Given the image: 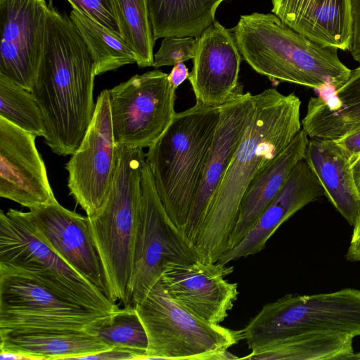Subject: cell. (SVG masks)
<instances>
[{
  "label": "cell",
  "instance_id": "12",
  "mask_svg": "<svg viewBox=\"0 0 360 360\" xmlns=\"http://www.w3.org/2000/svg\"><path fill=\"white\" fill-rule=\"evenodd\" d=\"M115 161L108 89L97 98L91 123L76 151L65 165L70 193L88 217L103 205Z\"/></svg>",
  "mask_w": 360,
  "mask_h": 360
},
{
  "label": "cell",
  "instance_id": "35",
  "mask_svg": "<svg viewBox=\"0 0 360 360\" xmlns=\"http://www.w3.org/2000/svg\"><path fill=\"white\" fill-rule=\"evenodd\" d=\"M334 141L347 153L351 165L360 158V128Z\"/></svg>",
  "mask_w": 360,
  "mask_h": 360
},
{
  "label": "cell",
  "instance_id": "29",
  "mask_svg": "<svg viewBox=\"0 0 360 360\" xmlns=\"http://www.w3.org/2000/svg\"><path fill=\"white\" fill-rule=\"evenodd\" d=\"M86 332L94 335L110 347L132 350L144 359L148 340L146 329L131 304L118 309L103 323L89 328Z\"/></svg>",
  "mask_w": 360,
  "mask_h": 360
},
{
  "label": "cell",
  "instance_id": "34",
  "mask_svg": "<svg viewBox=\"0 0 360 360\" xmlns=\"http://www.w3.org/2000/svg\"><path fill=\"white\" fill-rule=\"evenodd\" d=\"M77 359H140V355L138 353L128 349L114 347L98 352L80 356Z\"/></svg>",
  "mask_w": 360,
  "mask_h": 360
},
{
  "label": "cell",
  "instance_id": "18",
  "mask_svg": "<svg viewBox=\"0 0 360 360\" xmlns=\"http://www.w3.org/2000/svg\"><path fill=\"white\" fill-rule=\"evenodd\" d=\"M188 79L196 103L220 107L243 87L238 83L242 56L231 30L215 20L197 38Z\"/></svg>",
  "mask_w": 360,
  "mask_h": 360
},
{
  "label": "cell",
  "instance_id": "4",
  "mask_svg": "<svg viewBox=\"0 0 360 360\" xmlns=\"http://www.w3.org/2000/svg\"><path fill=\"white\" fill-rule=\"evenodd\" d=\"M219 113V107L199 103L176 112L146 153L163 207L182 232L200 186Z\"/></svg>",
  "mask_w": 360,
  "mask_h": 360
},
{
  "label": "cell",
  "instance_id": "33",
  "mask_svg": "<svg viewBox=\"0 0 360 360\" xmlns=\"http://www.w3.org/2000/svg\"><path fill=\"white\" fill-rule=\"evenodd\" d=\"M352 32L349 51L353 59L360 63V0H351Z\"/></svg>",
  "mask_w": 360,
  "mask_h": 360
},
{
  "label": "cell",
  "instance_id": "24",
  "mask_svg": "<svg viewBox=\"0 0 360 360\" xmlns=\"http://www.w3.org/2000/svg\"><path fill=\"white\" fill-rule=\"evenodd\" d=\"M108 348L84 330L0 332V350L25 353L38 360L77 359Z\"/></svg>",
  "mask_w": 360,
  "mask_h": 360
},
{
  "label": "cell",
  "instance_id": "11",
  "mask_svg": "<svg viewBox=\"0 0 360 360\" xmlns=\"http://www.w3.org/2000/svg\"><path fill=\"white\" fill-rule=\"evenodd\" d=\"M175 91L159 70L135 75L108 89L115 145L148 148L175 115Z\"/></svg>",
  "mask_w": 360,
  "mask_h": 360
},
{
  "label": "cell",
  "instance_id": "21",
  "mask_svg": "<svg viewBox=\"0 0 360 360\" xmlns=\"http://www.w3.org/2000/svg\"><path fill=\"white\" fill-rule=\"evenodd\" d=\"M309 139L302 129L291 143L249 184L228 240V251L245 237L284 186L295 166L304 158Z\"/></svg>",
  "mask_w": 360,
  "mask_h": 360
},
{
  "label": "cell",
  "instance_id": "22",
  "mask_svg": "<svg viewBox=\"0 0 360 360\" xmlns=\"http://www.w3.org/2000/svg\"><path fill=\"white\" fill-rule=\"evenodd\" d=\"M304 160L319 179L324 195L353 226L360 209V193L343 148L334 140L309 138Z\"/></svg>",
  "mask_w": 360,
  "mask_h": 360
},
{
  "label": "cell",
  "instance_id": "8",
  "mask_svg": "<svg viewBox=\"0 0 360 360\" xmlns=\"http://www.w3.org/2000/svg\"><path fill=\"white\" fill-rule=\"evenodd\" d=\"M0 264L25 271L59 297L91 310L119 308L34 233L25 212H0Z\"/></svg>",
  "mask_w": 360,
  "mask_h": 360
},
{
  "label": "cell",
  "instance_id": "27",
  "mask_svg": "<svg viewBox=\"0 0 360 360\" xmlns=\"http://www.w3.org/2000/svg\"><path fill=\"white\" fill-rule=\"evenodd\" d=\"M70 18L93 58L96 75L136 63L134 53L122 37L75 9L72 8Z\"/></svg>",
  "mask_w": 360,
  "mask_h": 360
},
{
  "label": "cell",
  "instance_id": "40",
  "mask_svg": "<svg viewBox=\"0 0 360 360\" xmlns=\"http://www.w3.org/2000/svg\"><path fill=\"white\" fill-rule=\"evenodd\" d=\"M352 359H360V352L355 353Z\"/></svg>",
  "mask_w": 360,
  "mask_h": 360
},
{
  "label": "cell",
  "instance_id": "31",
  "mask_svg": "<svg viewBox=\"0 0 360 360\" xmlns=\"http://www.w3.org/2000/svg\"><path fill=\"white\" fill-rule=\"evenodd\" d=\"M197 38L165 37L158 52L153 56L152 66L159 68L162 66H174L184 63L195 56Z\"/></svg>",
  "mask_w": 360,
  "mask_h": 360
},
{
  "label": "cell",
  "instance_id": "32",
  "mask_svg": "<svg viewBox=\"0 0 360 360\" xmlns=\"http://www.w3.org/2000/svg\"><path fill=\"white\" fill-rule=\"evenodd\" d=\"M73 9L122 37L113 0H68Z\"/></svg>",
  "mask_w": 360,
  "mask_h": 360
},
{
  "label": "cell",
  "instance_id": "36",
  "mask_svg": "<svg viewBox=\"0 0 360 360\" xmlns=\"http://www.w3.org/2000/svg\"><path fill=\"white\" fill-rule=\"evenodd\" d=\"M345 257L349 262H360V209L353 224L352 237Z\"/></svg>",
  "mask_w": 360,
  "mask_h": 360
},
{
  "label": "cell",
  "instance_id": "10",
  "mask_svg": "<svg viewBox=\"0 0 360 360\" xmlns=\"http://www.w3.org/2000/svg\"><path fill=\"white\" fill-rule=\"evenodd\" d=\"M141 186V221L127 293V304L134 307L146 297L167 263L186 264L200 259L195 245L167 215L146 161Z\"/></svg>",
  "mask_w": 360,
  "mask_h": 360
},
{
  "label": "cell",
  "instance_id": "5",
  "mask_svg": "<svg viewBox=\"0 0 360 360\" xmlns=\"http://www.w3.org/2000/svg\"><path fill=\"white\" fill-rule=\"evenodd\" d=\"M141 148L115 145L110 188L99 210L89 217L94 245L103 266L108 297L127 304L128 288L141 213Z\"/></svg>",
  "mask_w": 360,
  "mask_h": 360
},
{
  "label": "cell",
  "instance_id": "9",
  "mask_svg": "<svg viewBox=\"0 0 360 360\" xmlns=\"http://www.w3.org/2000/svg\"><path fill=\"white\" fill-rule=\"evenodd\" d=\"M112 314L70 302L25 271L0 264V332L86 331Z\"/></svg>",
  "mask_w": 360,
  "mask_h": 360
},
{
  "label": "cell",
  "instance_id": "16",
  "mask_svg": "<svg viewBox=\"0 0 360 360\" xmlns=\"http://www.w3.org/2000/svg\"><path fill=\"white\" fill-rule=\"evenodd\" d=\"M25 215L40 240L108 296L103 266L87 215L65 208L57 200L30 208Z\"/></svg>",
  "mask_w": 360,
  "mask_h": 360
},
{
  "label": "cell",
  "instance_id": "3",
  "mask_svg": "<svg viewBox=\"0 0 360 360\" xmlns=\"http://www.w3.org/2000/svg\"><path fill=\"white\" fill-rule=\"evenodd\" d=\"M231 30L242 58L272 82L335 90L350 75L338 49L308 39L274 14L242 15Z\"/></svg>",
  "mask_w": 360,
  "mask_h": 360
},
{
  "label": "cell",
  "instance_id": "2",
  "mask_svg": "<svg viewBox=\"0 0 360 360\" xmlns=\"http://www.w3.org/2000/svg\"><path fill=\"white\" fill-rule=\"evenodd\" d=\"M254 111L218 188L195 247L204 262L215 263L228 252L242 198L251 181L302 129L301 101L274 88L253 95Z\"/></svg>",
  "mask_w": 360,
  "mask_h": 360
},
{
  "label": "cell",
  "instance_id": "1",
  "mask_svg": "<svg viewBox=\"0 0 360 360\" xmlns=\"http://www.w3.org/2000/svg\"><path fill=\"white\" fill-rule=\"evenodd\" d=\"M44 52L32 90L41 109L44 143L72 155L91 123L96 104L94 61L70 16L48 1Z\"/></svg>",
  "mask_w": 360,
  "mask_h": 360
},
{
  "label": "cell",
  "instance_id": "7",
  "mask_svg": "<svg viewBox=\"0 0 360 360\" xmlns=\"http://www.w3.org/2000/svg\"><path fill=\"white\" fill-rule=\"evenodd\" d=\"M146 329L144 359H238L228 349L243 340V330L208 322L172 299L160 280L134 306Z\"/></svg>",
  "mask_w": 360,
  "mask_h": 360
},
{
  "label": "cell",
  "instance_id": "38",
  "mask_svg": "<svg viewBox=\"0 0 360 360\" xmlns=\"http://www.w3.org/2000/svg\"><path fill=\"white\" fill-rule=\"evenodd\" d=\"M1 360H38L34 356L26 354L25 353L8 350H1Z\"/></svg>",
  "mask_w": 360,
  "mask_h": 360
},
{
  "label": "cell",
  "instance_id": "37",
  "mask_svg": "<svg viewBox=\"0 0 360 360\" xmlns=\"http://www.w3.org/2000/svg\"><path fill=\"white\" fill-rule=\"evenodd\" d=\"M188 70L184 63L173 66L168 79L174 89H176L186 79L188 78Z\"/></svg>",
  "mask_w": 360,
  "mask_h": 360
},
{
  "label": "cell",
  "instance_id": "26",
  "mask_svg": "<svg viewBox=\"0 0 360 360\" xmlns=\"http://www.w3.org/2000/svg\"><path fill=\"white\" fill-rule=\"evenodd\" d=\"M351 335L293 336L251 349L241 359L257 360H347L354 356Z\"/></svg>",
  "mask_w": 360,
  "mask_h": 360
},
{
  "label": "cell",
  "instance_id": "14",
  "mask_svg": "<svg viewBox=\"0 0 360 360\" xmlns=\"http://www.w3.org/2000/svg\"><path fill=\"white\" fill-rule=\"evenodd\" d=\"M202 176L183 233L195 245L212 202L240 143L254 111L253 95L243 87L221 105Z\"/></svg>",
  "mask_w": 360,
  "mask_h": 360
},
{
  "label": "cell",
  "instance_id": "13",
  "mask_svg": "<svg viewBox=\"0 0 360 360\" xmlns=\"http://www.w3.org/2000/svg\"><path fill=\"white\" fill-rule=\"evenodd\" d=\"M48 3L0 0V75L32 91L44 52Z\"/></svg>",
  "mask_w": 360,
  "mask_h": 360
},
{
  "label": "cell",
  "instance_id": "17",
  "mask_svg": "<svg viewBox=\"0 0 360 360\" xmlns=\"http://www.w3.org/2000/svg\"><path fill=\"white\" fill-rule=\"evenodd\" d=\"M36 137L0 117V196L29 209L56 200Z\"/></svg>",
  "mask_w": 360,
  "mask_h": 360
},
{
  "label": "cell",
  "instance_id": "23",
  "mask_svg": "<svg viewBox=\"0 0 360 360\" xmlns=\"http://www.w3.org/2000/svg\"><path fill=\"white\" fill-rule=\"evenodd\" d=\"M333 93L334 103L310 98L301 121L309 138L336 140L360 128V66Z\"/></svg>",
  "mask_w": 360,
  "mask_h": 360
},
{
  "label": "cell",
  "instance_id": "20",
  "mask_svg": "<svg viewBox=\"0 0 360 360\" xmlns=\"http://www.w3.org/2000/svg\"><path fill=\"white\" fill-rule=\"evenodd\" d=\"M272 13L287 26L326 47L349 50L351 0H271Z\"/></svg>",
  "mask_w": 360,
  "mask_h": 360
},
{
  "label": "cell",
  "instance_id": "25",
  "mask_svg": "<svg viewBox=\"0 0 360 360\" xmlns=\"http://www.w3.org/2000/svg\"><path fill=\"white\" fill-rule=\"evenodd\" d=\"M226 0H146L155 40L165 37L198 38L216 20Z\"/></svg>",
  "mask_w": 360,
  "mask_h": 360
},
{
  "label": "cell",
  "instance_id": "28",
  "mask_svg": "<svg viewBox=\"0 0 360 360\" xmlns=\"http://www.w3.org/2000/svg\"><path fill=\"white\" fill-rule=\"evenodd\" d=\"M123 39L139 68L152 66L155 39L146 0H113Z\"/></svg>",
  "mask_w": 360,
  "mask_h": 360
},
{
  "label": "cell",
  "instance_id": "30",
  "mask_svg": "<svg viewBox=\"0 0 360 360\" xmlns=\"http://www.w3.org/2000/svg\"><path fill=\"white\" fill-rule=\"evenodd\" d=\"M0 117L37 136L44 135L42 113L32 91L1 75Z\"/></svg>",
  "mask_w": 360,
  "mask_h": 360
},
{
  "label": "cell",
  "instance_id": "15",
  "mask_svg": "<svg viewBox=\"0 0 360 360\" xmlns=\"http://www.w3.org/2000/svg\"><path fill=\"white\" fill-rule=\"evenodd\" d=\"M233 271L232 266L200 259L186 264L168 262L159 280L177 303L200 318L219 324L238 298V283L225 279Z\"/></svg>",
  "mask_w": 360,
  "mask_h": 360
},
{
  "label": "cell",
  "instance_id": "6",
  "mask_svg": "<svg viewBox=\"0 0 360 360\" xmlns=\"http://www.w3.org/2000/svg\"><path fill=\"white\" fill-rule=\"evenodd\" d=\"M242 330L251 349L293 336H360V290L286 295L264 304Z\"/></svg>",
  "mask_w": 360,
  "mask_h": 360
},
{
  "label": "cell",
  "instance_id": "39",
  "mask_svg": "<svg viewBox=\"0 0 360 360\" xmlns=\"http://www.w3.org/2000/svg\"><path fill=\"white\" fill-rule=\"evenodd\" d=\"M351 167L356 187L360 193V158L352 165Z\"/></svg>",
  "mask_w": 360,
  "mask_h": 360
},
{
  "label": "cell",
  "instance_id": "19",
  "mask_svg": "<svg viewBox=\"0 0 360 360\" xmlns=\"http://www.w3.org/2000/svg\"><path fill=\"white\" fill-rule=\"evenodd\" d=\"M325 195L324 189L307 161L293 168L281 191L256 220L248 233L218 262L222 264L262 251L277 229L297 211Z\"/></svg>",
  "mask_w": 360,
  "mask_h": 360
}]
</instances>
